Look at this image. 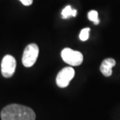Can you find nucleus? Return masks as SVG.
Returning a JSON list of instances; mask_svg holds the SVG:
<instances>
[{
  "mask_svg": "<svg viewBox=\"0 0 120 120\" xmlns=\"http://www.w3.org/2000/svg\"><path fill=\"white\" fill-rule=\"evenodd\" d=\"M116 65V61L112 58H107L100 65V71L104 76L109 77L112 74V68Z\"/></svg>",
  "mask_w": 120,
  "mask_h": 120,
  "instance_id": "obj_6",
  "label": "nucleus"
},
{
  "mask_svg": "<svg viewBox=\"0 0 120 120\" xmlns=\"http://www.w3.org/2000/svg\"><path fill=\"white\" fill-rule=\"evenodd\" d=\"M39 47L35 43L29 44L26 47L23 56L22 64L26 68L33 66L38 57Z\"/></svg>",
  "mask_w": 120,
  "mask_h": 120,
  "instance_id": "obj_2",
  "label": "nucleus"
},
{
  "mask_svg": "<svg viewBox=\"0 0 120 120\" xmlns=\"http://www.w3.org/2000/svg\"><path fill=\"white\" fill-rule=\"evenodd\" d=\"M61 56L66 64L72 66L81 65L83 60V57L81 52L74 51L70 48L64 49L61 51Z\"/></svg>",
  "mask_w": 120,
  "mask_h": 120,
  "instance_id": "obj_3",
  "label": "nucleus"
},
{
  "mask_svg": "<svg viewBox=\"0 0 120 120\" xmlns=\"http://www.w3.org/2000/svg\"><path fill=\"white\" fill-rule=\"evenodd\" d=\"M16 68V60L11 55H6L3 58L1 65L2 75L5 78L12 77Z\"/></svg>",
  "mask_w": 120,
  "mask_h": 120,
  "instance_id": "obj_4",
  "label": "nucleus"
},
{
  "mask_svg": "<svg viewBox=\"0 0 120 120\" xmlns=\"http://www.w3.org/2000/svg\"><path fill=\"white\" fill-rule=\"evenodd\" d=\"M90 29L88 27L83 29L79 34V39L83 41H87L90 36Z\"/></svg>",
  "mask_w": 120,
  "mask_h": 120,
  "instance_id": "obj_9",
  "label": "nucleus"
},
{
  "mask_svg": "<svg viewBox=\"0 0 120 120\" xmlns=\"http://www.w3.org/2000/svg\"><path fill=\"white\" fill-rule=\"evenodd\" d=\"M1 120H35V113L30 107L19 104H10L1 112Z\"/></svg>",
  "mask_w": 120,
  "mask_h": 120,
  "instance_id": "obj_1",
  "label": "nucleus"
},
{
  "mask_svg": "<svg viewBox=\"0 0 120 120\" xmlns=\"http://www.w3.org/2000/svg\"><path fill=\"white\" fill-rule=\"evenodd\" d=\"M23 4L26 6H29L30 5L32 4L33 0H19Z\"/></svg>",
  "mask_w": 120,
  "mask_h": 120,
  "instance_id": "obj_10",
  "label": "nucleus"
},
{
  "mask_svg": "<svg viewBox=\"0 0 120 120\" xmlns=\"http://www.w3.org/2000/svg\"><path fill=\"white\" fill-rule=\"evenodd\" d=\"M77 11L76 9H73L70 5H68L63 9V11L61 12V15H62V17L64 19H67L71 16L75 17L77 15Z\"/></svg>",
  "mask_w": 120,
  "mask_h": 120,
  "instance_id": "obj_7",
  "label": "nucleus"
},
{
  "mask_svg": "<svg viewBox=\"0 0 120 120\" xmlns=\"http://www.w3.org/2000/svg\"><path fill=\"white\" fill-rule=\"evenodd\" d=\"M75 75V70L71 67L62 69L56 77V83L58 87L64 88L69 86L70 81Z\"/></svg>",
  "mask_w": 120,
  "mask_h": 120,
  "instance_id": "obj_5",
  "label": "nucleus"
},
{
  "mask_svg": "<svg viewBox=\"0 0 120 120\" xmlns=\"http://www.w3.org/2000/svg\"><path fill=\"white\" fill-rule=\"evenodd\" d=\"M87 17L89 20L94 23L95 25H98L99 23V19L98 17V13L95 10H91L88 12Z\"/></svg>",
  "mask_w": 120,
  "mask_h": 120,
  "instance_id": "obj_8",
  "label": "nucleus"
}]
</instances>
